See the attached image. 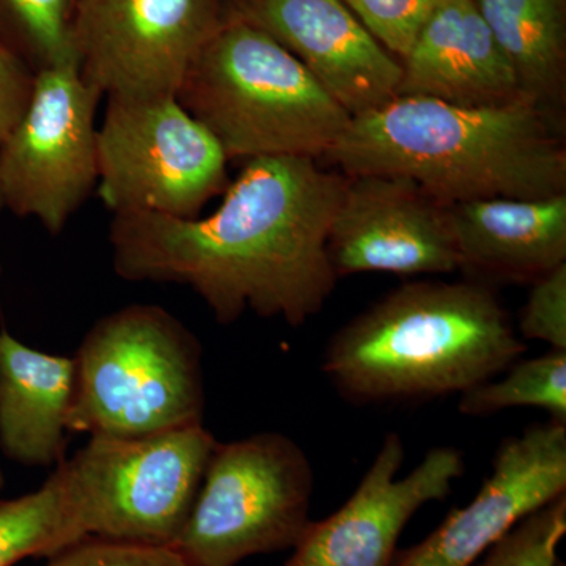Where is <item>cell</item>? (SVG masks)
Masks as SVG:
<instances>
[{"label": "cell", "instance_id": "cell-1", "mask_svg": "<svg viewBox=\"0 0 566 566\" xmlns=\"http://www.w3.org/2000/svg\"><path fill=\"white\" fill-rule=\"evenodd\" d=\"M345 181L312 158L249 159L207 218L114 214L112 266L123 281L189 286L221 324L251 311L303 326L337 285L327 237Z\"/></svg>", "mask_w": 566, "mask_h": 566}, {"label": "cell", "instance_id": "cell-2", "mask_svg": "<svg viewBox=\"0 0 566 566\" xmlns=\"http://www.w3.org/2000/svg\"><path fill=\"white\" fill-rule=\"evenodd\" d=\"M324 158L346 177L411 178L446 205L566 192L565 147L547 111L526 98L499 106H458L397 96L352 118Z\"/></svg>", "mask_w": 566, "mask_h": 566}, {"label": "cell", "instance_id": "cell-3", "mask_svg": "<svg viewBox=\"0 0 566 566\" xmlns=\"http://www.w3.org/2000/svg\"><path fill=\"white\" fill-rule=\"evenodd\" d=\"M526 349L485 283L417 281L338 329L322 370L353 403H412L464 394Z\"/></svg>", "mask_w": 566, "mask_h": 566}, {"label": "cell", "instance_id": "cell-4", "mask_svg": "<svg viewBox=\"0 0 566 566\" xmlns=\"http://www.w3.org/2000/svg\"><path fill=\"white\" fill-rule=\"evenodd\" d=\"M229 159L324 158L352 123L303 63L227 13L177 95Z\"/></svg>", "mask_w": 566, "mask_h": 566}, {"label": "cell", "instance_id": "cell-5", "mask_svg": "<svg viewBox=\"0 0 566 566\" xmlns=\"http://www.w3.org/2000/svg\"><path fill=\"white\" fill-rule=\"evenodd\" d=\"M203 349L164 307L132 304L82 338L66 431L145 438L203 424Z\"/></svg>", "mask_w": 566, "mask_h": 566}, {"label": "cell", "instance_id": "cell-6", "mask_svg": "<svg viewBox=\"0 0 566 566\" xmlns=\"http://www.w3.org/2000/svg\"><path fill=\"white\" fill-rule=\"evenodd\" d=\"M216 444L203 424L145 438L91 436L55 468L81 538L172 546Z\"/></svg>", "mask_w": 566, "mask_h": 566}, {"label": "cell", "instance_id": "cell-7", "mask_svg": "<svg viewBox=\"0 0 566 566\" xmlns=\"http://www.w3.org/2000/svg\"><path fill=\"white\" fill-rule=\"evenodd\" d=\"M314 469L279 431L218 442L172 547L191 566L293 549L311 523Z\"/></svg>", "mask_w": 566, "mask_h": 566}, {"label": "cell", "instance_id": "cell-8", "mask_svg": "<svg viewBox=\"0 0 566 566\" xmlns=\"http://www.w3.org/2000/svg\"><path fill=\"white\" fill-rule=\"evenodd\" d=\"M226 151L177 96L107 98L98 196L114 214L196 219L230 185Z\"/></svg>", "mask_w": 566, "mask_h": 566}, {"label": "cell", "instance_id": "cell-9", "mask_svg": "<svg viewBox=\"0 0 566 566\" xmlns=\"http://www.w3.org/2000/svg\"><path fill=\"white\" fill-rule=\"evenodd\" d=\"M102 98L76 61L36 73L24 117L0 145L3 208L36 219L51 234L63 232L98 186Z\"/></svg>", "mask_w": 566, "mask_h": 566}, {"label": "cell", "instance_id": "cell-10", "mask_svg": "<svg viewBox=\"0 0 566 566\" xmlns=\"http://www.w3.org/2000/svg\"><path fill=\"white\" fill-rule=\"evenodd\" d=\"M229 0H80L73 46L103 96H177L223 24Z\"/></svg>", "mask_w": 566, "mask_h": 566}, {"label": "cell", "instance_id": "cell-11", "mask_svg": "<svg viewBox=\"0 0 566 566\" xmlns=\"http://www.w3.org/2000/svg\"><path fill=\"white\" fill-rule=\"evenodd\" d=\"M327 253L337 279L460 270L449 205L400 175L346 177L327 237Z\"/></svg>", "mask_w": 566, "mask_h": 566}, {"label": "cell", "instance_id": "cell-12", "mask_svg": "<svg viewBox=\"0 0 566 566\" xmlns=\"http://www.w3.org/2000/svg\"><path fill=\"white\" fill-rule=\"evenodd\" d=\"M400 434L389 433L352 497L323 521H311L283 566H392L411 517L442 501L464 475L455 447H436L409 472Z\"/></svg>", "mask_w": 566, "mask_h": 566}, {"label": "cell", "instance_id": "cell-13", "mask_svg": "<svg viewBox=\"0 0 566 566\" xmlns=\"http://www.w3.org/2000/svg\"><path fill=\"white\" fill-rule=\"evenodd\" d=\"M566 495V423L505 439L479 493L392 566H471L532 513Z\"/></svg>", "mask_w": 566, "mask_h": 566}, {"label": "cell", "instance_id": "cell-14", "mask_svg": "<svg viewBox=\"0 0 566 566\" xmlns=\"http://www.w3.org/2000/svg\"><path fill=\"white\" fill-rule=\"evenodd\" d=\"M227 13L292 52L353 118L398 96L400 61L344 0H229Z\"/></svg>", "mask_w": 566, "mask_h": 566}, {"label": "cell", "instance_id": "cell-15", "mask_svg": "<svg viewBox=\"0 0 566 566\" xmlns=\"http://www.w3.org/2000/svg\"><path fill=\"white\" fill-rule=\"evenodd\" d=\"M400 63L398 96L458 106H499L524 98L474 0H438Z\"/></svg>", "mask_w": 566, "mask_h": 566}, {"label": "cell", "instance_id": "cell-16", "mask_svg": "<svg viewBox=\"0 0 566 566\" xmlns=\"http://www.w3.org/2000/svg\"><path fill=\"white\" fill-rule=\"evenodd\" d=\"M449 208L460 270L474 275V282L532 283L566 263V192L469 200Z\"/></svg>", "mask_w": 566, "mask_h": 566}, {"label": "cell", "instance_id": "cell-17", "mask_svg": "<svg viewBox=\"0 0 566 566\" xmlns=\"http://www.w3.org/2000/svg\"><path fill=\"white\" fill-rule=\"evenodd\" d=\"M73 357L21 344L0 331V449L29 468L65 460Z\"/></svg>", "mask_w": 566, "mask_h": 566}, {"label": "cell", "instance_id": "cell-18", "mask_svg": "<svg viewBox=\"0 0 566 566\" xmlns=\"http://www.w3.org/2000/svg\"><path fill=\"white\" fill-rule=\"evenodd\" d=\"M474 2L524 98L545 111L560 103L566 84V0Z\"/></svg>", "mask_w": 566, "mask_h": 566}, {"label": "cell", "instance_id": "cell-19", "mask_svg": "<svg viewBox=\"0 0 566 566\" xmlns=\"http://www.w3.org/2000/svg\"><path fill=\"white\" fill-rule=\"evenodd\" d=\"M61 472L11 501L0 499V566L29 557H54L81 542Z\"/></svg>", "mask_w": 566, "mask_h": 566}, {"label": "cell", "instance_id": "cell-20", "mask_svg": "<svg viewBox=\"0 0 566 566\" xmlns=\"http://www.w3.org/2000/svg\"><path fill=\"white\" fill-rule=\"evenodd\" d=\"M513 408H536L566 423V352L516 360L501 379L491 378L460 395L458 411L469 417L493 416Z\"/></svg>", "mask_w": 566, "mask_h": 566}, {"label": "cell", "instance_id": "cell-21", "mask_svg": "<svg viewBox=\"0 0 566 566\" xmlns=\"http://www.w3.org/2000/svg\"><path fill=\"white\" fill-rule=\"evenodd\" d=\"M77 2L0 0V44L35 73L76 61L73 24Z\"/></svg>", "mask_w": 566, "mask_h": 566}, {"label": "cell", "instance_id": "cell-22", "mask_svg": "<svg viewBox=\"0 0 566 566\" xmlns=\"http://www.w3.org/2000/svg\"><path fill=\"white\" fill-rule=\"evenodd\" d=\"M566 535V495L532 513L471 566H554Z\"/></svg>", "mask_w": 566, "mask_h": 566}, {"label": "cell", "instance_id": "cell-23", "mask_svg": "<svg viewBox=\"0 0 566 566\" xmlns=\"http://www.w3.org/2000/svg\"><path fill=\"white\" fill-rule=\"evenodd\" d=\"M382 46L398 61L415 43L417 33L438 0H344Z\"/></svg>", "mask_w": 566, "mask_h": 566}, {"label": "cell", "instance_id": "cell-24", "mask_svg": "<svg viewBox=\"0 0 566 566\" xmlns=\"http://www.w3.org/2000/svg\"><path fill=\"white\" fill-rule=\"evenodd\" d=\"M523 340H538L566 352V263L532 282L521 312Z\"/></svg>", "mask_w": 566, "mask_h": 566}, {"label": "cell", "instance_id": "cell-25", "mask_svg": "<svg viewBox=\"0 0 566 566\" xmlns=\"http://www.w3.org/2000/svg\"><path fill=\"white\" fill-rule=\"evenodd\" d=\"M46 566H191L167 546L140 545L117 539L88 538L50 558Z\"/></svg>", "mask_w": 566, "mask_h": 566}, {"label": "cell", "instance_id": "cell-26", "mask_svg": "<svg viewBox=\"0 0 566 566\" xmlns=\"http://www.w3.org/2000/svg\"><path fill=\"white\" fill-rule=\"evenodd\" d=\"M36 73L0 44V145L7 140L31 104Z\"/></svg>", "mask_w": 566, "mask_h": 566}, {"label": "cell", "instance_id": "cell-27", "mask_svg": "<svg viewBox=\"0 0 566 566\" xmlns=\"http://www.w3.org/2000/svg\"><path fill=\"white\" fill-rule=\"evenodd\" d=\"M3 485H6V479H3V472L0 469V491H2Z\"/></svg>", "mask_w": 566, "mask_h": 566}, {"label": "cell", "instance_id": "cell-28", "mask_svg": "<svg viewBox=\"0 0 566 566\" xmlns=\"http://www.w3.org/2000/svg\"><path fill=\"white\" fill-rule=\"evenodd\" d=\"M554 566H566V565L564 564V562L560 560V558H558L557 564Z\"/></svg>", "mask_w": 566, "mask_h": 566}, {"label": "cell", "instance_id": "cell-29", "mask_svg": "<svg viewBox=\"0 0 566 566\" xmlns=\"http://www.w3.org/2000/svg\"><path fill=\"white\" fill-rule=\"evenodd\" d=\"M3 208V200H2V193H0V210H2ZM2 271V270H0Z\"/></svg>", "mask_w": 566, "mask_h": 566}]
</instances>
